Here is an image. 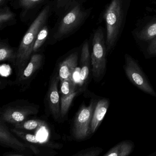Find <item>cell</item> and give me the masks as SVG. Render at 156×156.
Listing matches in <instances>:
<instances>
[{
  "mask_svg": "<svg viewBox=\"0 0 156 156\" xmlns=\"http://www.w3.org/2000/svg\"><path fill=\"white\" fill-rule=\"evenodd\" d=\"M18 56V50L11 47L7 40H2L0 42V61L9 62L15 65Z\"/></svg>",
  "mask_w": 156,
  "mask_h": 156,
  "instance_id": "9a60e30c",
  "label": "cell"
},
{
  "mask_svg": "<svg viewBox=\"0 0 156 156\" xmlns=\"http://www.w3.org/2000/svg\"><path fill=\"white\" fill-rule=\"evenodd\" d=\"M137 37L142 41H151L156 37V20L151 23L138 33Z\"/></svg>",
  "mask_w": 156,
  "mask_h": 156,
  "instance_id": "e0dca14e",
  "label": "cell"
},
{
  "mask_svg": "<svg viewBox=\"0 0 156 156\" xmlns=\"http://www.w3.org/2000/svg\"><path fill=\"white\" fill-rule=\"evenodd\" d=\"M0 143L3 147L11 148L18 151H24L29 147L16 138L11 133L5 122L1 119L0 120Z\"/></svg>",
  "mask_w": 156,
  "mask_h": 156,
  "instance_id": "9c48e42d",
  "label": "cell"
},
{
  "mask_svg": "<svg viewBox=\"0 0 156 156\" xmlns=\"http://www.w3.org/2000/svg\"><path fill=\"white\" fill-rule=\"evenodd\" d=\"M61 96H67L76 91L73 78H69L61 82Z\"/></svg>",
  "mask_w": 156,
  "mask_h": 156,
  "instance_id": "44dd1931",
  "label": "cell"
},
{
  "mask_svg": "<svg viewBox=\"0 0 156 156\" xmlns=\"http://www.w3.org/2000/svg\"><path fill=\"white\" fill-rule=\"evenodd\" d=\"M7 156H24V155L22 154H20V153H17V154H12V153H7Z\"/></svg>",
  "mask_w": 156,
  "mask_h": 156,
  "instance_id": "83f0119b",
  "label": "cell"
},
{
  "mask_svg": "<svg viewBox=\"0 0 156 156\" xmlns=\"http://www.w3.org/2000/svg\"><path fill=\"white\" fill-rule=\"evenodd\" d=\"M135 145L130 140H123L108 151L104 156H127L133 151Z\"/></svg>",
  "mask_w": 156,
  "mask_h": 156,
  "instance_id": "5bb4252c",
  "label": "cell"
},
{
  "mask_svg": "<svg viewBox=\"0 0 156 156\" xmlns=\"http://www.w3.org/2000/svg\"><path fill=\"white\" fill-rule=\"evenodd\" d=\"M78 59V52L76 51L70 54L61 62L59 65L58 74L61 82L73 78V75L77 66Z\"/></svg>",
  "mask_w": 156,
  "mask_h": 156,
  "instance_id": "30bf717a",
  "label": "cell"
},
{
  "mask_svg": "<svg viewBox=\"0 0 156 156\" xmlns=\"http://www.w3.org/2000/svg\"><path fill=\"white\" fill-rule=\"evenodd\" d=\"M147 52L150 55H156V37L151 40L147 49Z\"/></svg>",
  "mask_w": 156,
  "mask_h": 156,
  "instance_id": "484cf974",
  "label": "cell"
},
{
  "mask_svg": "<svg viewBox=\"0 0 156 156\" xmlns=\"http://www.w3.org/2000/svg\"><path fill=\"white\" fill-rule=\"evenodd\" d=\"M51 10V5H47L42 10L31 24L23 37L18 49V56L15 66L17 76L20 77L28 65L32 54L37 36L41 29L46 24Z\"/></svg>",
  "mask_w": 156,
  "mask_h": 156,
  "instance_id": "6da1fadb",
  "label": "cell"
},
{
  "mask_svg": "<svg viewBox=\"0 0 156 156\" xmlns=\"http://www.w3.org/2000/svg\"><path fill=\"white\" fill-rule=\"evenodd\" d=\"M78 0H56V8L58 10L66 12Z\"/></svg>",
  "mask_w": 156,
  "mask_h": 156,
  "instance_id": "d4e9b609",
  "label": "cell"
},
{
  "mask_svg": "<svg viewBox=\"0 0 156 156\" xmlns=\"http://www.w3.org/2000/svg\"><path fill=\"white\" fill-rule=\"evenodd\" d=\"M43 56L41 54H34L32 55L27 66L19 78V81L23 82L30 79L41 66Z\"/></svg>",
  "mask_w": 156,
  "mask_h": 156,
  "instance_id": "4fadbf2b",
  "label": "cell"
},
{
  "mask_svg": "<svg viewBox=\"0 0 156 156\" xmlns=\"http://www.w3.org/2000/svg\"><path fill=\"white\" fill-rule=\"evenodd\" d=\"M16 15L8 6L0 9V30H2L8 26L13 25L16 22Z\"/></svg>",
  "mask_w": 156,
  "mask_h": 156,
  "instance_id": "2e32d148",
  "label": "cell"
},
{
  "mask_svg": "<svg viewBox=\"0 0 156 156\" xmlns=\"http://www.w3.org/2000/svg\"><path fill=\"white\" fill-rule=\"evenodd\" d=\"M102 151H103V149L101 148L92 147L81 151L74 155V156H97L99 155Z\"/></svg>",
  "mask_w": 156,
  "mask_h": 156,
  "instance_id": "cb8c5ba5",
  "label": "cell"
},
{
  "mask_svg": "<svg viewBox=\"0 0 156 156\" xmlns=\"http://www.w3.org/2000/svg\"><path fill=\"white\" fill-rule=\"evenodd\" d=\"M46 0H19V8L22 9L21 15L26 16L27 12H30L35 8L41 6Z\"/></svg>",
  "mask_w": 156,
  "mask_h": 156,
  "instance_id": "d6986e66",
  "label": "cell"
},
{
  "mask_svg": "<svg viewBox=\"0 0 156 156\" xmlns=\"http://www.w3.org/2000/svg\"><path fill=\"white\" fill-rule=\"evenodd\" d=\"M107 50L104 32L102 29L98 28L94 34L91 55L92 73L95 80H100L105 73Z\"/></svg>",
  "mask_w": 156,
  "mask_h": 156,
  "instance_id": "277c9868",
  "label": "cell"
},
{
  "mask_svg": "<svg viewBox=\"0 0 156 156\" xmlns=\"http://www.w3.org/2000/svg\"><path fill=\"white\" fill-rule=\"evenodd\" d=\"M38 112V109L32 106L8 108L2 113L1 119L14 125L26 120L28 117Z\"/></svg>",
  "mask_w": 156,
  "mask_h": 156,
  "instance_id": "52a82bcc",
  "label": "cell"
},
{
  "mask_svg": "<svg viewBox=\"0 0 156 156\" xmlns=\"http://www.w3.org/2000/svg\"><path fill=\"white\" fill-rule=\"evenodd\" d=\"M59 80V75L55 74L52 78L47 94V100L50 111L54 118L56 120L61 117V100L58 89Z\"/></svg>",
  "mask_w": 156,
  "mask_h": 156,
  "instance_id": "ba28073f",
  "label": "cell"
},
{
  "mask_svg": "<svg viewBox=\"0 0 156 156\" xmlns=\"http://www.w3.org/2000/svg\"><path fill=\"white\" fill-rule=\"evenodd\" d=\"M11 130L13 133L26 142L31 144H39L40 146L43 145L36 135L26 133L24 131H22L21 129H17L16 128L12 129Z\"/></svg>",
  "mask_w": 156,
  "mask_h": 156,
  "instance_id": "603a6c76",
  "label": "cell"
},
{
  "mask_svg": "<svg viewBox=\"0 0 156 156\" xmlns=\"http://www.w3.org/2000/svg\"><path fill=\"white\" fill-rule=\"evenodd\" d=\"M49 30L45 24L39 32L33 48V53H36L46 41L49 35Z\"/></svg>",
  "mask_w": 156,
  "mask_h": 156,
  "instance_id": "ffe728a7",
  "label": "cell"
},
{
  "mask_svg": "<svg viewBox=\"0 0 156 156\" xmlns=\"http://www.w3.org/2000/svg\"><path fill=\"white\" fill-rule=\"evenodd\" d=\"M90 63H91L89 44L87 41H85L83 43L81 50L80 72L79 75V83L80 85H83L88 77Z\"/></svg>",
  "mask_w": 156,
  "mask_h": 156,
  "instance_id": "7c38bea8",
  "label": "cell"
},
{
  "mask_svg": "<svg viewBox=\"0 0 156 156\" xmlns=\"http://www.w3.org/2000/svg\"><path fill=\"white\" fill-rule=\"evenodd\" d=\"M15 128L21 130H34L45 126L46 124L44 121L40 119L25 120L20 123L14 124Z\"/></svg>",
  "mask_w": 156,
  "mask_h": 156,
  "instance_id": "ac0fdd59",
  "label": "cell"
},
{
  "mask_svg": "<svg viewBox=\"0 0 156 156\" xmlns=\"http://www.w3.org/2000/svg\"><path fill=\"white\" fill-rule=\"evenodd\" d=\"M104 18L106 24L107 50L110 51L116 42L123 22L122 0H112L106 9Z\"/></svg>",
  "mask_w": 156,
  "mask_h": 156,
  "instance_id": "3957f363",
  "label": "cell"
},
{
  "mask_svg": "<svg viewBox=\"0 0 156 156\" xmlns=\"http://www.w3.org/2000/svg\"><path fill=\"white\" fill-rule=\"evenodd\" d=\"M109 105V100L108 98L100 99L97 103L91 121V134L94 133L102 123Z\"/></svg>",
  "mask_w": 156,
  "mask_h": 156,
  "instance_id": "8fae6325",
  "label": "cell"
},
{
  "mask_svg": "<svg viewBox=\"0 0 156 156\" xmlns=\"http://www.w3.org/2000/svg\"><path fill=\"white\" fill-rule=\"evenodd\" d=\"M96 100H92L88 106H82L77 112L73 124V135L79 140H84L91 134L90 127Z\"/></svg>",
  "mask_w": 156,
  "mask_h": 156,
  "instance_id": "8992f818",
  "label": "cell"
},
{
  "mask_svg": "<svg viewBox=\"0 0 156 156\" xmlns=\"http://www.w3.org/2000/svg\"><path fill=\"white\" fill-rule=\"evenodd\" d=\"M66 12L54 33L55 42L67 38L75 32L89 17L91 9H86L81 0H78Z\"/></svg>",
  "mask_w": 156,
  "mask_h": 156,
  "instance_id": "7a4b0ae2",
  "label": "cell"
},
{
  "mask_svg": "<svg viewBox=\"0 0 156 156\" xmlns=\"http://www.w3.org/2000/svg\"><path fill=\"white\" fill-rule=\"evenodd\" d=\"M125 59L124 70L129 81L144 93L156 97V92L137 62L128 54H126Z\"/></svg>",
  "mask_w": 156,
  "mask_h": 156,
  "instance_id": "5b68a950",
  "label": "cell"
},
{
  "mask_svg": "<svg viewBox=\"0 0 156 156\" xmlns=\"http://www.w3.org/2000/svg\"><path fill=\"white\" fill-rule=\"evenodd\" d=\"M78 94L77 91H75L71 94L67 96H61V115L63 118L66 115L69 108L73 102L74 98Z\"/></svg>",
  "mask_w": 156,
  "mask_h": 156,
  "instance_id": "7402d4cb",
  "label": "cell"
},
{
  "mask_svg": "<svg viewBox=\"0 0 156 156\" xmlns=\"http://www.w3.org/2000/svg\"><path fill=\"white\" fill-rule=\"evenodd\" d=\"M13 0H0V6L1 7L7 5V3Z\"/></svg>",
  "mask_w": 156,
  "mask_h": 156,
  "instance_id": "4316f807",
  "label": "cell"
}]
</instances>
